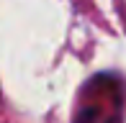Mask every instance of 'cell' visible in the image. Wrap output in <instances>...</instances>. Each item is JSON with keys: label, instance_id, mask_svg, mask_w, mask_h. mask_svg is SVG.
Here are the masks:
<instances>
[{"label": "cell", "instance_id": "6da1fadb", "mask_svg": "<svg viewBox=\"0 0 126 123\" xmlns=\"http://www.w3.org/2000/svg\"><path fill=\"white\" fill-rule=\"evenodd\" d=\"M118 82L108 80L106 74L93 77L80 95V105L72 123H118L121 98L113 92Z\"/></svg>", "mask_w": 126, "mask_h": 123}]
</instances>
